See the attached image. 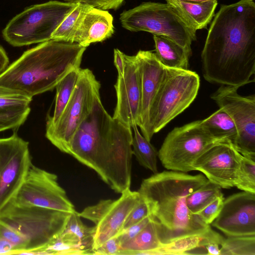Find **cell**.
Wrapping results in <instances>:
<instances>
[{"label": "cell", "mask_w": 255, "mask_h": 255, "mask_svg": "<svg viewBox=\"0 0 255 255\" xmlns=\"http://www.w3.org/2000/svg\"><path fill=\"white\" fill-rule=\"evenodd\" d=\"M153 38L155 43V54L164 67L189 69V59L192 51L184 48L167 36L153 34Z\"/></svg>", "instance_id": "obj_21"}, {"label": "cell", "mask_w": 255, "mask_h": 255, "mask_svg": "<svg viewBox=\"0 0 255 255\" xmlns=\"http://www.w3.org/2000/svg\"><path fill=\"white\" fill-rule=\"evenodd\" d=\"M137 126L132 128L133 134L132 139V150L139 164L152 171L158 172L157 162L158 151L156 148L139 132Z\"/></svg>", "instance_id": "obj_25"}, {"label": "cell", "mask_w": 255, "mask_h": 255, "mask_svg": "<svg viewBox=\"0 0 255 255\" xmlns=\"http://www.w3.org/2000/svg\"><path fill=\"white\" fill-rule=\"evenodd\" d=\"M87 4L78 2L54 31L51 40L74 43V36Z\"/></svg>", "instance_id": "obj_28"}, {"label": "cell", "mask_w": 255, "mask_h": 255, "mask_svg": "<svg viewBox=\"0 0 255 255\" xmlns=\"http://www.w3.org/2000/svg\"><path fill=\"white\" fill-rule=\"evenodd\" d=\"M71 213L9 202L0 211V237L14 254L45 255L65 229Z\"/></svg>", "instance_id": "obj_5"}, {"label": "cell", "mask_w": 255, "mask_h": 255, "mask_svg": "<svg viewBox=\"0 0 255 255\" xmlns=\"http://www.w3.org/2000/svg\"><path fill=\"white\" fill-rule=\"evenodd\" d=\"M125 54L118 49H114V64L118 75H122L125 69Z\"/></svg>", "instance_id": "obj_38"}, {"label": "cell", "mask_w": 255, "mask_h": 255, "mask_svg": "<svg viewBox=\"0 0 255 255\" xmlns=\"http://www.w3.org/2000/svg\"><path fill=\"white\" fill-rule=\"evenodd\" d=\"M235 186L243 191L255 194V160L243 156Z\"/></svg>", "instance_id": "obj_30"}, {"label": "cell", "mask_w": 255, "mask_h": 255, "mask_svg": "<svg viewBox=\"0 0 255 255\" xmlns=\"http://www.w3.org/2000/svg\"><path fill=\"white\" fill-rule=\"evenodd\" d=\"M86 47L50 40L25 51L0 75V86L32 97L53 90L71 71L80 68Z\"/></svg>", "instance_id": "obj_4"}, {"label": "cell", "mask_w": 255, "mask_h": 255, "mask_svg": "<svg viewBox=\"0 0 255 255\" xmlns=\"http://www.w3.org/2000/svg\"><path fill=\"white\" fill-rule=\"evenodd\" d=\"M31 165L28 141L15 132L0 138V211L15 195Z\"/></svg>", "instance_id": "obj_14"}, {"label": "cell", "mask_w": 255, "mask_h": 255, "mask_svg": "<svg viewBox=\"0 0 255 255\" xmlns=\"http://www.w3.org/2000/svg\"><path fill=\"white\" fill-rule=\"evenodd\" d=\"M140 73L141 106L139 127L142 135L149 141L148 118L150 110L158 92L164 73V66L155 54L150 51L139 50L135 55Z\"/></svg>", "instance_id": "obj_18"}, {"label": "cell", "mask_w": 255, "mask_h": 255, "mask_svg": "<svg viewBox=\"0 0 255 255\" xmlns=\"http://www.w3.org/2000/svg\"><path fill=\"white\" fill-rule=\"evenodd\" d=\"M114 32L112 15L107 10L88 5L76 31L74 42L87 47L92 43L110 38Z\"/></svg>", "instance_id": "obj_19"}, {"label": "cell", "mask_w": 255, "mask_h": 255, "mask_svg": "<svg viewBox=\"0 0 255 255\" xmlns=\"http://www.w3.org/2000/svg\"><path fill=\"white\" fill-rule=\"evenodd\" d=\"M100 87L91 70L81 69L76 87L59 119L53 125H46V138L61 152L69 153L73 135L100 96Z\"/></svg>", "instance_id": "obj_9"}, {"label": "cell", "mask_w": 255, "mask_h": 255, "mask_svg": "<svg viewBox=\"0 0 255 255\" xmlns=\"http://www.w3.org/2000/svg\"><path fill=\"white\" fill-rule=\"evenodd\" d=\"M77 4L51 0L30 6L8 22L2 31V36L15 47L50 40L54 31Z\"/></svg>", "instance_id": "obj_7"}, {"label": "cell", "mask_w": 255, "mask_h": 255, "mask_svg": "<svg viewBox=\"0 0 255 255\" xmlns=\"http://www.w3.org/2000/svg\"><path fill=\"white\" fill-rule=\"evenodd\" d=\"M208 82L238 88L255 80V3L222 5L208 30L201 53Z\"/></svg>", "instance_id": "obj_1"}, {"label": "cell", "mask_w": 255, "mask_h": 255, "mask_svg": "<svg viewBox=\"0 0 255 255\" xmlns=\"http://www.w3.org/2000/svg\"><path fill=\"white\" fill-rule=\"evenodd\" d=\"M208 180L203 174L165 170L144 179L137 191L145 202L162 244L202 235L211 226L189 210L187 197Z\"/></svg>", "instance_id": "obj_3"}, {"label": "cell", "mask_w": 255, "mask_h": 255, "mask_svg": "<svg viewBox=\"0 0 255 255\" xmlns=\"http://www.w3.org/2000/svg\"><path fill=\"white\" fill-rule=\"evenodd\" d=\"M221 196H223L221 188L208 180L187 197V206L191 213L197 214L217 197Z\"/></svg>", "instance_id": "obj_27"}, {"label": "cell", "mask_w": 255, "mask_h": 255, "mask_svg": "<svg viewBox=\"0 0 255 255\" xmlns=\"http://www.w3.org/2000/svg\"><path fill=\"white\" fill-rule=\"evenodd\" d=\"M125 69L115 85L117 104L113 118L124 126L138 127L141 106L140 79L134 56L125 54Z\"/></svg>", "instance_id": "obj_15"}, {"label": "cell", "mask_w": 255, "mask_h": 255, "mask_svg": "<svg viewBox=\"0 0 255 255\" xmlns=\"http://www.w3.org/2000/svg\"><path fill=\"white\" fill-rule=\"evenodd\" d=\"M149 215L140 222L123 229L117 236L120 244L129 241L136 236L150 222Z\"/></svg>", "instance_id": "obj_35"}, {"label": "cell", "mask_w": 255, "mask_h": 255, "mask_svg": "<svg viewBox=\"0 0 255 255\" xmlns=\"http://www.w3.org/2000/svg\"><path fill=\"white\" fill-rule=\"evenodd\" d=\"M122 26L130 31H146L162 35L184 48L191 50L196 31L192 28L171 4L145 2L121 14Z\"/></svg>", "instance_id": "obj_8"}, {"label": "cell", "mask_w": 255, "mask_h": 255, "mask_svg": "<svg viewBox=\"0 0 255 255\" xmlns=\"http://www.w3.org/2000/svg\"><path fill=\"white\" fill-rule=\"evenodd\" d=\"M9 59L7 54L0 45V75L8 67Z\"/></svg>", "instance_id": "obj_40"}, {"label": "cell", "mask_w": 255, "mask_h": 255, "mask_svg": "<svg viewBox=\"0 0 255 255\" xmlns=\"http://www.w3.org/2000/svg\"><path fill=\"white\" fill-rule=\"evenodd\" d=\"M201 122L213 136L234 147L238 137V130L233 120L225 111L219 108Z\"/></svg>", "instance_id": "obj_23"}, {"label": "cell", "mask_w": 255, "mask_h": 255, "mask_svg": "<svg viewBox=\"0 0 255 255\" xmlns=\"http://www.w3.org/2000/svg\"><path fill=\"white\" fill-rule=\"evenodd\" d=\"M172 5L194 30L206 28L211 21L218 2L211 0L202 2H194L176 0H166Z\"/></svg>", "instance_id": "obj_20"}, {"label": "cell", "mask_w": 255, "mask_h": 255, "mask_svg": "<svg viewBox=\"0 0 255 255\" xmlns=\"http://www.w3.org/2000/svg\"><path fill=\"white\" fill-rule=\"evenodd\" d=\"M204 235L187 237L163 244L160 248L153 251L150 255L204 254L203 249Z\"/></svg>", "instance_id": "obj_26"}, {"label": "cell", "mask_w": 255, "mask_h": 255, "mask_svg": "<svg viewBox=\"0 0 255 255\" xmlns=\"http://www.w3.org/2000/svg\"><path fill=\"white\" fill-rule=\"evenodd\" d=\"M242 157L232 144L220 143L203 153L193 167L209 181L221 188L230 189L235 186Z\"/></svg>", "instance_id": "obj_16"}, {"label": "cell", "mask_w": 255, "mask_h": 255, "mask_svg": "<svg viewBox=\"0 0 255 255\" xmlns=\"http://www.w3.org/2000/svg\"><path fill=\"white\" fill-rule=\"evenodd\" d=\"M200 84V77L194 71L164 67L163 78L149 114L151 138L189 107L198 94Z\"/></svg>", "instance_id": "obj_6"}, {"label": "cell", "mask_w": 255, "mask_h": 255, "mask_svg": "<svg viewBox=\"0 0 255 255\" xmlns=\"http://www.w3.org/2000/svg\"><path fill=\"white\" fill-rule=\"evenodd\" d=\"M224 200V196L217 197L197 215L205 223L211 224L219 214L223 205Z\"/></svg>", "instance_id": "obj_33"}, {"label": "cell", "mask_w": 255, "mask_h": 255, "mask_svg": "<svg viewBox=\"0 0 255 255\" xmlns=\"http://www.w3.org/2000/svg\"><path fill=\"white\" fill-rule=\"evenodd\" d=\"M148 215L149 212L145 202L140 197L138 202L134 207L127 217L124 224L123 230L140 222Z\"/></svg>", "instance_id": "obj_34"}, {"label": "cell", "mask_w": 255, "mask_h": 255, "mask_svg": "<svg viewBox=\"0 0 255 255\" xmlns=\"http://www.w3.org/2000/svg\"><path fill=\"white\" fill-rule=\"evenodd\" d=\"M13 246L7 241L0 237V255L14 254Z\"/></svg>", "instance_id": "obj_39"}, {"label": "cell", "mask_w": 255, "mask_h": 255, "mask_svg": "<svg viewBox=\"0 0 255 255\" xmlns=\"http://www.w3.org/2000/svg\"><path fill=\"white\" fill-rule=\"evenodd\" d=\"M16 95H22L20 94L16 91L0 86V97H8Z\"/></svg>", "instance_id": "obj_41"}, {"label": "cell", "mask_w": 255, "mask_h": 255, "mask_svg": "<svg viewBox=\"0 0 255 255\" xmlns=\"http://www.w3.org/2000/svg\"><path fill=\"white\" fill-rule=\"evenodd\" d=\"M211 225L227 237L255 235V194L243 191L225 199Z\"/></svg>", "instance_id": "obj_17"}, {"label": "cell", "mask_w": 255, "mask_h": 255, "mask_svg": "<svg viewBox=\"0 0 255 255\" xmlns=\"http://www.w3.org/2000/svg\"><path fill=\"white\" fill-rule=\"evenodd\" d=\"M120 243L117 237L111 238L96 249L93 255H120Z\"/></svg>", "instance_id": "obj_37"}, {"label": "cell", "mask_w": 255, "mask_h": 255, "mask_svg": "<svg viewBox=\"0 0 255 255\" xmlns=\"http://www.w3.org/2000/svg\"><path fill=\"white\" fill-rule=\"evenodd\" d=\"M220 143L226 142L211 135L201 120L195 121L169 132L158 151V158L166 169L187 173L194 170L193 165L203 153Z\"/></svg>", "instance_id": "obj_10"}, {"label": "cell", "mask_w": 255, "mask_h": 255, "mask_svg": "<svg viewBox=\"0 0 255 255\" xmlns=\"http://www.w3.org/2000/svg\"><path fill=\"white\" fill-rule=\"evenodd\" d=\"M80 67L69 72L56 86V94L53 114L48 118L46 124L53 125L59 119L77 84Z\"/></svg>", "instance_id": "obj_24"}, {"label": "cell", "mask_w": 255, "mask_h": 255, "mask_svg": "<svg viewBox=\"0 0 255 255\" xmlns=\"http://www.w3.org/2000/svg\"><path fill=\"white\" fill-rule=\"evenodd\" d=\"M32 99L22 95L0 97V112H10L30 108Z\"/></svg>", "instance_id": "obj_32"}, {"label": "cell", "mask_w": 255, "mask_h": 255, "mask_svg": "<svg viewBox=\"0 0 255 255\" xmlns=\"http://www.w3.org/2000/svg\"><path fill=\"white\" fill-rule=\"evenodd\" d=\"M66 2L86 4L103 10L117 9L124 0H64Z\"/></svg>", "instance_id": "obj_36"}, {"label": "cell", "mask_w": 255, "mask_h": 255, "mask_svg": "<svg viewBox=\"0 0 255 255\" xmlns=\"http://www.w3.org/2000/svg\"><path fill=\"white\" fill-rule=\"evenodd\" d=\"M238 89L221 85L211 98L236 125L238 137L235 149L243 156L255 160V95L241 96Z\"/></svg>", "instance_id": "obj_11"}, {"label": "cell", "mask_w": 255, "mask_h": 255, "mask_svg": "<svg viewBox=\"0 0 255 255\" xmlns=\"http://www.w3.org/2000/svg\"><path fill=\"white\" fill-rule=\"evenodd\" d=\"M30 112V108L21 110L0 112V131L18 128L26 121Z\"/></svg>", "instance_id": "obj_31"}, {"label": "cell", "mask_w": 255, "mask_h": 255, "mask_svg": "<svg viewBox=\"0 0 255 255\" xmlns=\"http://www.w3.org/2000/svg\"><path fill=\"white\" fill-rule=\"evenodd\" d=\"M220 255H255V235L224 238Z\"/></svg>", "instance_id": "obj_29"}, {"label": "cell", "mask_w": 255, "mask_h": 255, "mask_svg": "<svg viewBox=\"0 0 255 255\" xmlns=\"http://www.w3.org/2000/svg\"><path fill=\"white\" fill-rule=\"evenodd\" d=\"M181 0V1H190V2H202L211 0Z\"/></svg>", "instance_id": "obj_42"}, {"label": "cell", "mask_w": 255, "mask_h": 255, "mask_svg": "<svg viewBox=\"0 0 255 255\" xmlns=\"http://www.w3.org/2000/svg\"><path fill=\"white\" fill-rule=\"evenodd\" d=\"M162 245L158 239L155 226L150 219L136 236L120 244V255H150L153 251L160 248Z\"/></svg>", "instance_id": "obj_22"}, {"label": "cell", "mask_w": 255, "mask_h": 255, "mask_svg": "<svg viewBox=\"0 0 255 255\" xmlns=\"http://www.w3.org/2000/svg\"><path fill=\"white\" fill-rule=\"evenodd\" d=\"M117 200H101L78 213L81 218L95 224L93 252L107 240L117 237L123 229L128 215L140 199L138 191L128 189Z\"/></svg>", "instance_id": "obj_13"}, {"label": "cell", "mask_w": 255, "mask_h": 255, "mask_svg": "<svg viewBox=\"0 0 255 255\" xmlns=\"http://www.w3.org/2000/svg\"><path fill=\"white\" fill-rule=\"evenodd\" d=\"M19 206H36L70 213L76 211L56 174L32 164L20 188L9 201Z\"/></svg>", "instance_id": "obj_12"}, {"label": "cell", "mask_w": 255, "mask_h": 255, "mask_svg": "<svg viewBox=\"0 0 255 255\" xmlns=\"http://www.w3.org/2000/svg\"><path fill=\"white\" fill-rule=\"evenodd\" d=\"M132 135V128L112 117L99 96L73 135L68 154L122 194L131 184Z\"/></svg>", "instance_id": "obj_2"}]
</instances>
